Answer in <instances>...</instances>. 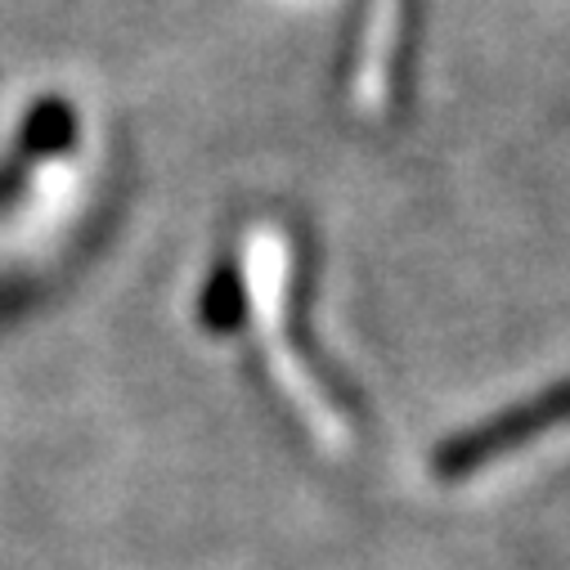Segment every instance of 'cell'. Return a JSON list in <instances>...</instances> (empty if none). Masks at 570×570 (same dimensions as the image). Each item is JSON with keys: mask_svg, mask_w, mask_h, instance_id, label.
Here are the masks:
<instances>
[{"mask_svg": "<svg viewBox=\"0 0 570 570\" xmlns=\"http://www.w3.org/2000/svg\"><path fill=\"white\" fill-rule=\"evenodd\" d=\"M561 426H570V377L557 382V386H543L539 395H530L521 404L499 409L494 417L468 426V432H459L450 441H441L436 454H432V472L441 481H463V476L517 454L534 436L561 432Z\"/></svg>", "mask_w": 570, "mask_h": 570, "instance_id": "obj_1", "label": "cell"}]
</instances>
